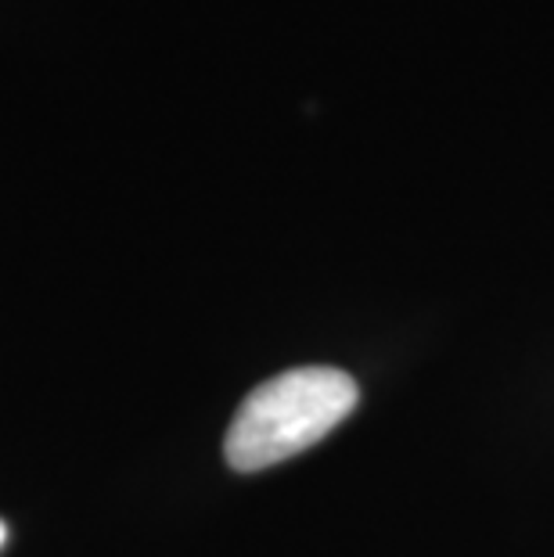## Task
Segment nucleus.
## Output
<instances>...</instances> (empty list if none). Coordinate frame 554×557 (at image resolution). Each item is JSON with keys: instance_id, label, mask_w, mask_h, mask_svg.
Listing matches in <instances>:
<instances>
[{"instance_id": "f257e3e1", "label": "nucleus", "mask_w": 554, "mask_h": 557, "mask_svg": "<svg viewBox=\"0 0 554 557\" xmlns=\"http://www.w3.org/2000/svg\"><path fill=\"white\" fill-rule=\"evenodd\" d=\"M360 399L357 382L338 367H296L256 385L223 435V457L253 475L303 454L338 429Z\"/></svg>"}, {"instance_id": "f03ea898", "label": "nucleus", "mask_w": 554, "mask_h": 557, "mask_svg": "<svg viewBox=\"0 0 554 557\" xmlns=\"http://www.w3.org/2000/svg\"><path fill=\"white\" fill-rule=\"evenodd\" d=\"M4 543H8V525L0 521V547H4Z\"/></svg>"}]
</instances>
